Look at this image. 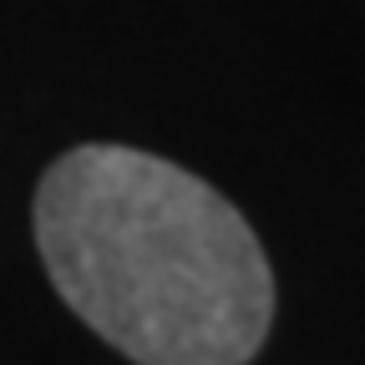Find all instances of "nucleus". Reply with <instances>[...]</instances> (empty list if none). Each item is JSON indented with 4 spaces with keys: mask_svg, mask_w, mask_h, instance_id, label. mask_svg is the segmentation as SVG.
Masks as SVG:
<instances>
[{
    "mask_svg": "<svg viewBox=\"0 0 365 365\" xmlns=\"http://www.w3.org/2000/svg\"><path fill=\"white\" fill-rule=\"evenodd\" d=\"M36 244L61 299L137 365H244L274 274L239 208L132 148H76L36 188Z\"/></svg>",
    "mask_w": 365,
    "mask_h": 365,
    "instance_id": "f257e3e1",
    "label": "nucleus"
}]
</instances>
